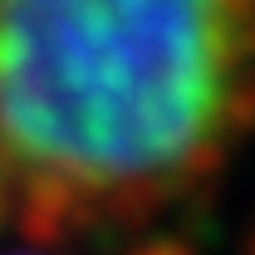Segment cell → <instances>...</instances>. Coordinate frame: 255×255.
Masks as SVG:
<instances>
[{"mask_svg": "<svg viewBox=\"0 0 255 255\" xmlns=\"http://www.w3.org/2000/svg\"><path fill=\"white\" fill-rule=\"evenodd\" d=\"M255 118V0H0V206L39 226L157 211Z\"/></svg>", "mask_w": 255, "mask_h": 255, "instance_id": "obj_1", "label": "cell"}]
</instances>
